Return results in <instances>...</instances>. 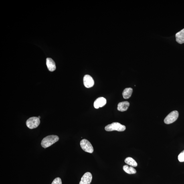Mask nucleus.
Returning <instances> with one entry per match:
<instances>
[{
	"instance_id": "obj_15",
	"label": "nucleus",
	"mask_w": 184,
	"mask_h": 184,
	"mask_svg": "<svg viewBox=\"0 0 184 184\" xmlns=\"http://www.w3.org/2000/svg\"><path fill=\"white\" fill-rule=\"evenodd\" d=\"M178 159L180 162H184V150L180 153L178 156Z\"/></svg>"
},
{
	"instance_id": "obj_5",
	"label": "nucleus",
	"mask_w": 184,
	"mask_h": 184,
	"mask_svg": "<svg viewBox=\"0 0 184 184\" xmlns=\"http://www.w3.org/2000/svg\"><path fill=\"white\" fill-rule=\"evenodd\" d=\"M81 148L85 151L92 153L94 152V148L92 144L86 139L82 140L80 142Z\"/></svg>"
},
{
	"instance_id": "obj_11",
	"label": "nucleus",
	"mask_w": 184,
	"mask_h": 184,
	"mask_svg": "<svg viewBox=\"0 0 184 184\" xmlns=\"http://www.w3.org/2000/svg\"><path fill=\"white\" fill-rule=\"evenodd\" d=\"M176 40L179 44L184 43V28L176 34Z\"/></svg>"
},
{
	"instance_id": "obj_7",
	"label": "nucleus",
	"mask_w": 184,
	"mask_h": 184,
	"mask_svg": "<svg viewBox=\"0 0 184 184\" xmlns=\"http://www.w3.org/2000/svg\"><path fill=\"white\" fill-rule=\"evenodd\" d=\"M92 178V174L90 172H87L83 176L79 184H90Z\"/></svg>"
},
{
	"instance_id": "obj_10",
	"label": "nucleus",
	"mask_w": 184,
	"mask_h": 184,
	"mask_svg": "<svg viewBox=\"0 0 184 184\" xmlns=\"http://www.w3.org/2000/svg\"><path fill=\"white\" fill-rule=\"evenodd\" d=\"M130 106L129 103L127 101L120 102L118 105L117 110L121 112L126 111Z\"/></svg>"
},
{
	"instance_id": "obj_3",
	"label": "nucleus",
	"mask_w": 184,
	"mask_h": 184,
	"mask_svg": "<svg viewBox=\"0 0 184 184\" xmlns=\"http://www.w3.org/2000/svg\"><path fill=\"white\" fill-rule=\"evenodd\" d=\"M40 121L38 117H33L28 119L26 122V126L30 129L37 128L40 124Z\"/></svg>"
},
{
	"instance_id": "obj_14",
	"label": "nucleus",
	"mask_w": 184,
	"mask_h": 184,
	"mask_svg": "<svg viewBox=\"0 0 184 184\" xmlns=\"http://www.w3.org/2000/svg\"><path fill=\"white\" fill-rule=\"evenodd\" d=\"M123 169L126 173L130 174H135L136 173V170L133 167H128V165L124 166Z\"/></svg>"
},
{
	"instance_id": "obj_17",
	"label": "nucleus",
	"mask_w": 184,
	"mask_h": 184,
	"mask_svg": "<svg viewBox=\"0 0 184 184\" xmlns=\"http://www.w3.org/2000/svg\"><path fill=\"white\" fill-rule=\"evenodd\" d=\"M38 118L39 119H40V118H41V117H40V116H39L38 117Z\"/></svg>"
},
{
	"instance_id": "obj_13",
	"label": "nucleus",
	"mask_w": 184,
	"mask_h": 184,
	"mask_svg": "<svg viewBox=\"0 0 184 184\" xmlns=\"http://www.w3.org/2000/svg\"><path fill=\"white\" fill-rule=\"evenodd\" d=\"M124 161L127 165L132 166V167H135L137 165V162L131 157L126 158Z\"/></svg>"
},
{
	"instance_id": "obj_9",
	"label": "nucleus",
	"mask_w": 184,
	"mask_h": 184,
	"mask_svg": "<svg viewBox=\"0 0 184 184\" xmlns=\"http://www.w3.org/2000/svg\"><path fill=\"white\" fill-rule=\"evenodd\" d=\"M46 64L47 68L51 72H53L56 70V64L52 58H48L47 59Z\"/></svg>"
},
{
	"instance_id": "obj_4",
	"label": "nucleus",
	"mask_w": 184,
	"mask_h": 184,
	"mask_svg": "<svg viewBox=\"0 0 184 184\" xmlns=\"http://www.w3.org/2000/svg\"><path fill=\"white\" fill-rule=\"evenodd\" d=\"M178 116V112L177 110L173 111L166 117L164 120V122L167 124L173 123L177 120Z\"/></svg>"
},
{
	"instance_id": "obj_8",
	"label": "nucleus",
	"mask_w": 184,
	"mask_h": 184,
	"mask_svg": "<svg viewBox=\"0 0 184 184\" xmlns=\"http://www.w3.org/2000/svg\"><path fill=\"white\" fill-rule=\"evenodd\" d=\"M106 103V99L102 97L97 99L94 103V107L96 109L104 106Z\"/></svg>"
},
{
	"instance_id": "obj_12",
	"label": "nucleus",
	"mask_w": 184,
	"mask_h": 184,
	"mask_svg": "<svg viewBox=\"0 0 184 184\" xmlns=\"http://www.w3.org/2000/svg\"><path fill=\"white\" fill-rule=\"evenodd\" d=\"M133 89L131 88H126L122 92V96L125 99L129 98L132 95Z\"/></svg>"
},
{
	"instance_id": "obj_1",
	"label": "nucleus",
	"mask_w": 184,
	"mask_h": 184,
	"mask_svg": "<svg viewBox=\"0 0 184 184\" xmlns=\"http://www.w3.org/2000/svg\"><path fill=\"white\" fill-rule=\"evenodd\" d=\"M59 140L58 136L56 135H50L47 136L42 140L41 145L45 148L49 147Z\"/></svg>"
},
{
	"instance_id": "obj_2",
	"label": "nucleus",
	"mask_w": 184,
	"mask_h": 184,
	"mask_svg": "<svg viewBox=\"0 0 184 184\" xmlns=\"http://www.w3.org/2000/svg\"><path fill=\"white\" fill-rule=\"evenodd\" d=\"M107 131H118L122 132L126 129L125 126L122 125L119 123L115 122L112 124H108L105 128Z\"/></svg>"
},
{
	"instance_id": "obj_6",
	"label": "nucleus",
	"mask_w": 184,
	"mask_h": 184,
	"mask_svg": "<svg viewBox=\"0 0 184 184\" xmlns=\"http://www.w3.org/2000/svg\"><path fill=\"white\" fill-rule=\"evenodd\" d=\"M84 84L87 88H90L94 86V79L90 75H86L83 78Z\"/></svg>"
},
{
	"instance_id": "obj_16",
	"label": "nucleus",
	"mask_w": 184,
	"mask_h": 184,
	"mask_svg": "<svg viewBox=\"0 0 184 184\" xmlns=\"http://www.w3.org/2000/svg\"><path fill=\"white\" fill-rule=\"evenodd\" d=\"M62 181H61L60 178L59 177L56 178H55L52 182V184H62Z\"/></svg>"
}]
</instances>
